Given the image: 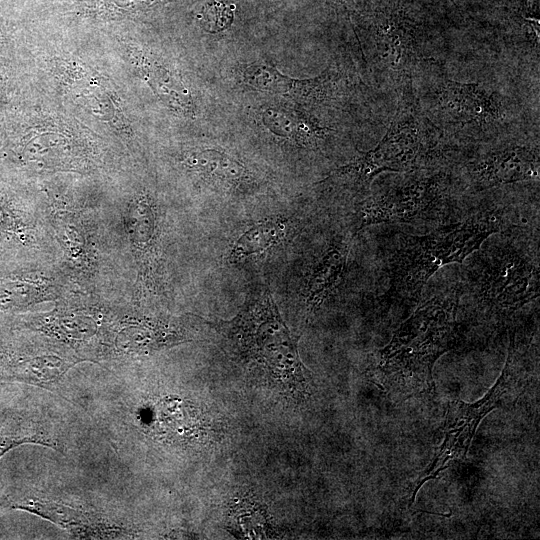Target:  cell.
I'll return each instance as SVG.
<instances>
[{
	"label": "cell",
	"mask_w": 540,
	"mask_h": 540,
	"mask_svg": "<svg viewBox=\"0 0 540 540\" xmlns=\"http://www.w3.org/2000/svg\"><path fill=\"white\" fill-rule=\"evenodd\" d=\"M457 307L456 296L421 303L378 351L370 380L383 390L433 394V367L457 342Z\"/></svg>",
	"instance_id": "obj_1"
},
{
	"label": "cell",
	"mask_w": 540,
	"mask_h": 540,
	"mask_svg": "<svg viewBox=\"0 0 540 540\" xmlns=\"http://www.w3.org/2000/svg\"><path fill=\"white\" fill-rule=\"evenodd\" d=\"M219 327L238 357L270 384L291 395L308 393L310 372L268 288L247 301L231 321L220 322Z\"/></svg>",
	"instance_id": "obj_2"
},
{
	"label": "cell",
	"mask_w": 540,
	"mask_h": 540,
	"mask_svg": "<svg viewBox=\"0 0 540 540\" xmlns=\"http://www.w3.org/2000/svg\"><path fill=\"white\" fill-rule=\"evenodd\" d=\"M394 117L379 143L359 152L349 163L335 169L319 183L345 179L369 189L382 172H409L423 169L435 153L434 126L424 116L412 84V78L400 85Z\"/></svg>",
	"instance_id": "obj_3"
},
{
	"label": "cell",
	"mask_w": 540,
	"mask_h": 540,
	"mask_svg": "<svg viewBox=\"0 0 540 540\" xmlns=\"http://www.w3.org/2000/svg\"><path fill=\"white\" fill-rule=\"evenodd\" d=\"M499 228L497 215L487 213L422 236L402 234L390 259L389 292L417 300L423 286L439 268L461 263Z\"/></svg>",
	"instance_id": "obj_4"
},
{
	"label": "cell",
	"mask_w": 540,
	"mask_h": 540,
	"mask_svg": "<svg viewBox=\"0 0 540 540\" xmlns=\"http://www.w3.org/2000/svg\"><path fill=\"white\" fill-rule=\"evenodd\" d=\"M516 360L511 341L505 367L494 386L485 396L474 403L451 400L448 403L444 423V437L433 460L421 472L412 487L411 504L421 486L429 480L438 479L455 460L463 459L472 443L483 418L502 402V397L516 380Z\"/></svg>",
	"instance_id": "obj_5"
},
{
	"label": "cell",
	"mask_w": 540,
	"mask_h": 540,
	"mask_svg": "<svg viewBox=\"0 0 540 540\" xmlns=\"http://www.w3.org/2000/svg\"><path fill=\"white\" fill-rule=\"evenodd\" d=\"M538 268L513 250L481 255L474 291L480 308L490 314H509L539 295Z\"/></svg>",
	"instance_id": "obj_6"
},
{
	"label": "cell",
	"mask_w": 540,
	"mask_h": 540,
	"mask_svg": "<svg viewBox=\"0 0 540 540\" xmlns=\"http://www.w3.org/2000/svg\"><path fill=\"white\" fill-rule=\"evenodd\" d=\"M123 223L136 268L135 296H158L164 291L162 229L158 206L149 194L133 197Z\"/></svg>",
	"instance_id": "obj_7"
},
{
	"label": "cell",
	"mask_w": 540,
	"mask_h": 540,
	"mask_svg": "<svg viewBox=\"0 0 540 540\" xmlns=\"http://www.w3.org/2000/svg\"><path fill=\"white\" fill-rule=\"evenodd\" d=\"M444 191L440 175L410 176L358 204L357 231L373 224L408 223L433 214L443 204Z\"/></svg>",
	"instance_id": "obj_8"
},
{
	"label": "cell",
	"mask_w": 540,
	"mask_h": 540,
	"mask_svg": "<svg viewBox=\"0 0 540 540\" xmlns=\"http://www.w3.org/2000/svg\"><path fill=\"white\" fill-rule=\"evenodd\" d=\"M368 47L376 65L401 85L420 57L419 32L401 10L382 7L371 16Z\"/></svg>",
	"instance_id": "obj_9"
},
{
	"label": "cell",
	"mask_w": 540,
	"mask_h": 540,
	"mask_svg": "<svg viewBox=\"0 0 540 540\" xmlns=\"http://www.w3.org/2000/svg\"><path fill=\"white\" fill-rule=\"evenodd\" d=\"M113 319L98 305H68L62 303L52 311L29 319L35 331L66 343L75 350L92 346H107Z\"/></svg>",
	"instance_id": "obj_10"
},
{
	"label": "cell",
	"mask_w": 540,
	"mask_h": 540,
	"mask_svg": "<svg viewBox=\"0 0 540 540\" xmlns=\"http://www.w3.org/2000/svg\"><path fill=\"white\" fill-rule=\"evenodd\" d=\"M434 110L441 119L456 125L485 126L504 116L499 95L478 83H462L444 78L433 90Z\"/></svg>",
	"instance_id": "obj_11"
},
{
	"label": "cell",
	"mask_w": 540,
	"mask_h": 540,
	"mask_svg": "<svg viewBox=\"0 0 540 540\" xmlns=\"http://www.w3.org/2000/svg\"><path fill=\"white\" fill-rule=\"evenodd\" d=\"M49 222L68 275L78 282L92 283L98 272L99 257L87 218L82 212L53 206Z\"/></svg>",
	"instance_id": "obj_12"
},
{
	"label": "cell",
	"mask_w": 540,
	"mask_h": 540,
	"mask_svg": "<svg viewBox=\"0 0 540 540\" xmlns=\"http://www.w3.org/2000/svg\"><path fill=\"white\" fill-rule=\"evenodd\" d=\"M239 73L242 82L253 89L281 94L311 105L332 99L341 80L340 73L332 66L310 79H294L272 65L257 62L242 65Z\"/></svg>",
	"instance_id": "obj_13"
},
{
	"label": "cell",
	"mask_w": 540,
	"mask_h": 540,
	"mask_svg": "<svg viewBox=\"0 0 540 540\" xmlns=\"http://www.w3.org/2000/svg\"><path fill=\"white\" fill-rule=\"evenodd\" d=\"M467 171L472 186L478 190L538 179L539 150L509 146L491 151L470 163Z\"/></svg>",
	"instance_id": "obj_14"
},
{
	"label": "cell",
	"mask_w": 540,
	"mask_h": 540,
	"mask_svg": "<svg viewBox=\"0 0 540 540\" xmlns=\"http://www.w3.org/2000/svg\"><path fill=\"white\" fill-rule=\"evenodd\" d=\"M189 341L184 331L168 320L129 316L114 320L109 347L120 354L144 355Z\"/></svg>",
	"instance_id": "obj_15"
},
{
	"label": "cell",
	"mask_w": 540,
	"mask_h": 540,
	"mask_svg": "<svg viewBox=\"0 0 540 540\" xmlns=\"http://www.w3.org/2000/svg\"><path fill=\"white\" fill-rule=\"evenodd\" d=\"M0 506L34 513L82 538L121 534L120 527L110 525L97 515L39 497L4 496L0 498Z\"/></svg>",
	"instance_id": "obj_16"
},
{
	"label": "cell",
	"mask_w": 540,
	"mask_h": 540,
	"mask_svg": "<svg viewBox=\"0 0 540 540\" xmlns=\"http://www.w3.org/2000/svg\"><path fill=\"white\" fill-rule=\"evenodd\" d=\"M63 278L50 270L26 269L0 274V311L21 310L65 297Z\"/></svg>",
	"instance_id": "obj_17"
},
{
	"label": "cell",
	"mask_w": 540,
	"mask_h": 540,
	"mask_svg": "<svg viewBox=\"0 0 540 540\" xmlns=\"http://www.w3.org/2000/svg\"><path fill=\"white\" fill-rule=\"evenodd\" d=\"M87 361L53 348L33 354L15 355L0 359V379L10 378L30 384H50L59 380L71 367Z\"/></svg>",
	"instance_id": "obj_18"
},
{
	"label": "cell",
	"mask_w": 540,
	"mask_h": 540,
	"mask_svg": "<svg viewBox=\"0 0 540 540\" xmlns=\"http://www.w3.org/2000/svg\"><path fill=\"white\" fill-rule=\"evenodd\" d=\"M186 167L213 185L230 190H244L256 184V175L239 158L218 148L189 152Z\"/></svg>",
	"instance_id": "obj_19"
},
{
	"label": "cell",
	"mask_w": 540,
	"mask_h": 540,
	"mask_svg": "<svg viewBox=\"0 0 540 540\" xmlns=\"http://www.w3.org/2000/svg\"><path fill=\"white\" fill-rule=\"evenodd\" d=\"M349 243L335 242L321 256L307 279L304 300L308 311L320 307L344 278Z\"/></svg>",
	"instance_id": "obj_20"
},
{
	"label": "cell",
	"mask_w": 540,
	"mask_h": 540,
	"mask_svg": "<svg viewBox=\"0 0 540 540\" xmlns=\"http://www.w3.org/2000/svg\"><path fill=\"white\" fill-rule=\"evenodd\" d=\"M261 118L273 134L304 148H318L330 132L309 115L283 107L270 106Z\"/></svg>",
	"instance_id": "obj_21"
},
{
	"label": "cell",
	"mask_w": 540,
	"mask_h": 540,
	"mask_svg": "<svg viewBox=\"0 0 540 540\" xmlns=\"http://www.w3.org/2000/svg\"><path fill=\"white\" fill-rule=\"evenodd\" d=\"M290 230L288 219L269 218L253 224L231 244L228 260L243 263L270 252L287 238Z\"/></svg>",
	"instance_id": "obj_22"
},
{
	"label": "cell",
	"mask_w": 540,
	"mask_h": 540,
	"mask_svg": "<svg viewBox=\"0 0 540 540\" xmlns=\"http://www.w3.org/2000/svg\"><path fill=\"white\" fill-rule=\"evenodd\" d=\"M39 242L40 231L33 214L0 193V246L31 249Z\"/></svg>",
	"instance_id": "obj_23"
},
{
	"label": "cell",
	"mask_w": 540,
	"mask_h": 540,
	"mask_svg": "<svg viewBox=\"0 0 540 540\" xmlns=\"http://www.w3.org/2000/svg\"><path fill=\"white\" fill-rule=\"evenodd\" d=\"M234 5L214 1L204 10L203 23L207 31L217 33L227 29L233 21Z\"/></svg>",
	"instance_id": "obj_24"
},
{
	"label": "cell",
	"mask_w": 540,
	"mask_h": 540,
	"mask_svg": "<svg viewBox=\"0 0 540 540\" xmlns=\"http://www.w3.org/2000/svg\"><path fill=\"white\" fill-rule=\"evenodd\" d=\"M326 3L336 11L348 12L352 8L353 0H326Z\"/></svg>",
	"instance_id": "obj_25"
}]
</instances>
